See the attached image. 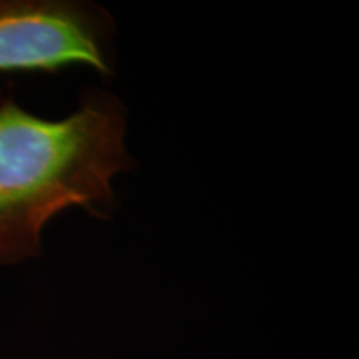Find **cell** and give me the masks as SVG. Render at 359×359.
I'll return each instance as SVG.
<instances>
[{
    "label": "cell",
    "mask_w": 359,
    "mask_h": 359,
    "mask_svg": "<svg viewBox=\"0 0 359 359\" xmlns=\"http://www.w3.org/2000/svg\"><path fill=\"white\" fill-rule=\"evenodd\" d=\"M114 19L82 0H0V74L72 65L115 75Z\"/></svg>",
    "instance_id": "7a4b0ae2"
},
{
    "label": "cell",
    "mask_w": 359,
    "mask_h": 359,
    "mask_svg": "<svg viewBox=\"0 0 359 359\" xmlns=\"http://www.w3.org/2000/svg\"><path fill=\"white\" fill-rule=\"evenodd\" d=\"M125 133L122 102L98 88L85 90L62 120L0 98V266L37 258L43 228L65 210L110 218L111 180L135 165Z\"/></svg>",
    "instance_id": "6da1fadb"
}]
</instances>
